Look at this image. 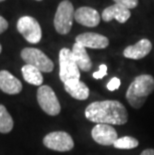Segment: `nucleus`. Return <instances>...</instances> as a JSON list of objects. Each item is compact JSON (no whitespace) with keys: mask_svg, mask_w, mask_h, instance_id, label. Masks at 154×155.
I'll return each mask as SVG.
<instances>
[{"mask_svg":"<svg viewBox=\"0 0 154 155\" xmlns=\"http://www.w3.org/2000/svg\"><path fill=\"white\" fill-rule=\"evenodd\" d=\"M85 117L97 124L123 125L128 120V112L117 100L95 101L86 107Z\"/></svg>","mask_w":154,"mask_h":155,"instance_id":"nucleus-1","label":"nucleus"},{"mask_svg":"<svg viewBox=\"0 0 154 155\" xmlns=\"http://www.w3.org/2000/svg\"><path fill=\"white\" fill-rule=\"evenodd\" d=\"M154 91V78L149 74H141L133 79L126 91V100L135 109L141 108L147 97Z\"/></svg>","mask_w":154,"mask_h":155,"instance_id":"nucleus-2","label":"nucleus"},{"mask_svg":"<svg viewBox=\"0 0 154 155\" xmlns=\"http://www.w3.org/2000/svg\"><path fill=\"white\" fill-rule=\"evenodd\" d=\"M73 5L68 0L59 3L54 16V28L61 35H66L70 32L74 19Z\"/></svg>","mask_w":154,"mask_h":155,"instance_id":"nucleus-3","label":"nucleus"},{"mask_svg":"<svg viewBox=\"0 0 154 155\" xmlns=\"http://www.w3.org/2000/svg\"><path fill=\"white\" fill-rule=\"evenodd\" d=\"M21 58L26 64L39 69L41 72L49 73L54 69V63L48 56L37 48L26 47L21 51Z\"/></svg>","mask_w":154,"mask_h":155,"instance_id":"nucleus-4","label":"nucleus"},{"mask_svg":"<svg viewBox=\"0 0 154 155\" xmlns=\"http://www.w3.org/2000/svg\"><path fill=\"white\" fill-rule=\"evenodd\" d=\"M59 78L63 83L71 79H80V69L68 48H62L59 52Z\"/></svg>","mask_w":154,"mask_h":155,"instance_id":"nucleus-5","label":"nucleus"},{"mask_svg":"<svg viewBox=\"0 0 154 155\" xmlns=\"http://www.w3.org/2000/svg\"><path fill=\"white\" fill-rule=\"evenodd\" d=\"M37 101L39 106L50 116L58 115L61 111L59 100L50 86L41 85L37 90Z\"/></svg>","mask_w":154,"mask_h":155,"instance_id":"nucleus-6","label":"nucleus"},{"mask_svg":"<svg viewBox=\"0 0 154 155\" xmlns=\"http://www.w3.org/2000/svg\"><path fill=\"white\" fill-rule=\"evenodd\" d=\"M17 30L29 43L36 44L42 38L40 24L31 16H22L17 21Z\"/></svg>","mask_w":154,"mask_h":155,"instance_id":"nucleus-7","label":"nucleus"},{"mask_svg":"<svg viewBox=\"0 0 154 155\" xmlns=\"http://www.w3.org/2000/svg\"><path fill=\"white\" fill-rule=\"evenodd\" d=\"M43 144L48 149L59 152L70 151L74 147V141L70 134L64 131H54L48 133L43 138Z\"/></svg>","mask_w":154,"mask_h":155,"instance_id":"nucleus-8","label":"nucleus"},{"mask_svg":"<svg viewBox=\"0 0 154 155\" xmlns=\"http://www.w3.org/2000/svg\"><path fill=\"white\" fill-rule=\"evenodd\" d=\"M91 136L96 143L104 146H110L118 138L117 131L109 124H96L91 130Z\"/></svg>","mask_w":154,"mask_h":155,"instance_id":"nucleus-9","label":"nucleus"},{"mask_svg":"<svg viewBox=\"0 0 154 155\" xmlns=\"http://www.w3.org/2000/svg\"><path fill=\"white\" fill-rule=\"evenodd\" d=\"M75 41L85 48L92 49H104L109 45V39L106 36L94 33V32H85V33L79 34Z\"/></svg>","mask_w":154,"mask_h":155,"instance_id":"nucleus-10","label":"nucleus"},{"mask_svg":"<svg viewBox=\"0 0 154 155\" xmlns=\"http://www.w3.org/2000/svg\"><path fill=\"white\" fill-rule=\"evenodd\" d=\"M74 19L77 23L86 27H96L100 23L101 17L98 11L94 8L83 6L75 10Z\"/></svg>","mask_w":154,"mask_h":155,"instance_id":"nucleus-11","label":"nucleus"},{"mask_svg":"<svg viewBox=\"0 0 154 155\" xmlns=\"http://www.w3.org/2000/svg\"><path fill=\"white\" fill-rule=\"evenodd\" d=\"M152 49V43L150 40L146 38H143L139 40L134 45H129L124 49L123 55L124 57L128 59H133V60H139L150 53Z\"/></svg>","mask_w":154,"mask_h":155,"instance_id":"nucleus-12","label":"nucleus"},{"mask_svg":"<svg viewBox=\"0 0 154 155\" xmlns=\"http://www.w3.org/2000/svg\"><path fill=\"white\" fill-rule=\"evenodd\" d=\"M131 16V12L129 9H127L123 6L114 3L113 5L108 6L102 12L101 18L105 22H109L113 19H115L119 23H125Z\"/></svg>","mask_w":154,"mask_h":155,"instance_id":"nucleus-13","label":"nucleus"},{"mask_svg":"<svg viewBox=\"0 0 154 155\" xmlns=\"http://www.w3.org/2000/svg\"><path fill=\"white\" fill-rule=\"evenodd\" d=\"M0 89L7 94H18L22 90V83L9 71L1 70L0 71Z\"/></svg>","mask_w":154,"mask_h":155,"instance_id":"nucleus-14","label":"nucleus"},{"mask_svg":"<svg viewBox=\"0 0 154 155\" xmlns=\"http://www.w3.org/2000/svg\"><path fill=\"white\" fill-rule=\"evenodd\" d=\"M64 89L71 97L77 100H86L89 96V88L80 79H71L64 82Z\"/></svg>","mask_w":154,"mask_h":155,"instance_id":"nucleus-15","label":"nucleus"},{"mask_svg":"<svg viewBox=\"0 0 154 155\" xmlns=\"http://www.w3.org/2000/svg\"><path fill=\"white\" fill-rule=\"evenodd\" d=\"M71 52L78 68L84 72L90 71V69L92 68V61H91L89 55L87 53L86 48L75 42Z\"/></svg>","mask_w":154,"mask_h":155,"instance_id":"nucleus-16","label":"nucleus"},{"mask_svg":"<svg viewBox=\"0 0 154 155\" xmlns=\"http://www.w3.org/2000/svg\"><path fill=\"white\" fill-rule=\"evenodd\" d=\"M22 76L24 80L29 84L36 85V86H41L43 83V76L42 72L32 65L26 64L21 68Z\"/></svg>","mask_w":154,"mask_h":155,"instance_id":"nucleus-17","label":"nucleus"},{"mask_svg":"<svg viewBox=\"0 0 154 155\" xmlns=\"http://www.w3.org/2000/svg\"><path fill=\"white\" fill-rule=\"evenodd\" d=\"M14 122L4 105L0 104V132L9 133L13 129Z\"/></svg>","mask_w":154,"mask_h":155,"instance_id":"nucleus-18","label":"nucleus"},{"mask_svg":"<svg viewBox=\"0 0 154 155\" xmlns=\"http://www.w3.org/2000/svg\"><path fill=\"white\" fill-rule=\"evenodd\" d=\"M139 145V141L132 136H122L117 138L113 146L117 149H134Z\"/></svg>","mask_w":154,"mask_h":155,"instance_id":"nucleus-19","label":"nucleus"},{"mask_svg":"<svg viewBox=\"0 0 154 155\" xmlns=\"http://www.w3.org/2000/svg\"><path fill=\"white\" fill-rule=\"evenodd\" d=\"M116 4H119L123 7H125L127 9H132L135 8L138 5V0H113Z\"/></svg>","mask_w":154,"mask_h":155,"instance_id":"nucleus-20","label":"nucleus"},{"mask_svg":"<svg viewBox=\"0 0 154 155\" xmlns=\"http://www.w3.org/2000/svg\"><path fill=\"white\" fill-rule=\"evenodd\" d=\"M120 84H121L120 79L117 78V77H113V78H111L109 80V82L107 83L106 87L109 91H115L120 87Z\"/></svg>","mask_w":154,"mask_h":155,"instance_id":"nucleus-21","label":"nucleus"},{"mask_svg":"<svg viewBox=\"0 0 154 155\" xmlns=\"http://www.w3.org/2000/svg\"><path fill=\"white\" fill-rule=\"evenodd\" d=\"M106 75H107V66L105 64H101L99 66V70L94 72L92 74V76L95 79H102L104 76H106Z\"/></svg>","mask_w":154,"mask_h":155,"instance_id":"nucleus-22","label":"nucleus"},{"mask_svg":"<svg viewBox=\"0 0 154 155\" xmlns=\"http://www.w3.org/2000/svg\"><path fill=\"white\" fill-rule=\"evenodd\" d=\"M8 28V22L6 21L5 18H3L2 16H0V34L6 31V29Z\"/></svg>","mask_w":154,"mask_h":155,"instance_id":"nucleus-23","label":"nucleus"},{"mask_svg":"<svg viewBox=\"0 0 154 155\" xmlns=\"http://www.w3.org/2000/svg\"><path fill=\"white\" fill-rule=\"evenodd\" d=\"M140 155H154V149L153 148H147V149L143 150Z\"/></svg>","mask_w":154,"mask_h":155,"instance_id":"nucleus-24","label":"nucleus"},{"mask_svg":"<svg viewBox=\"0 0 154 155\" xmlns=\"http://www.w3.org/2000/svg\"><path fill=\"white\" fill-rule=\"evenodd\" d=\"M1 51H2V46H1V44H0V53H1Z\"/></svg>","mask_w":154,"mask_h":155,"instance_id":"nucleus-25","label":"nucleus"},{"mask_svg":"<svg viewBox=\"0 0 154 155\" xmlns=\"http://www.w3.org/2000/svg\"><path fill=\"white\" fill-rule=\"evenodd\" d=\"M2 1H4V0H0V2H2Z\"/></svg>","mask_w":154,"mask_h":155,"instance_id":"nucleus-26","label":"nucleus"},{"mask_svg":"<svg viewBox=\"0 0 154 155\" xmlns=\"http://www.w3.org/2000/svg\"><path fill=\"white\" fill-rule=\"evenodd\" d=\"M36 1H41V0H36Z\"/></svg>","mask_w":154,"mask_h":155,"instance_id":"nucleus-27","label":"nucleus"}]
</instances>
